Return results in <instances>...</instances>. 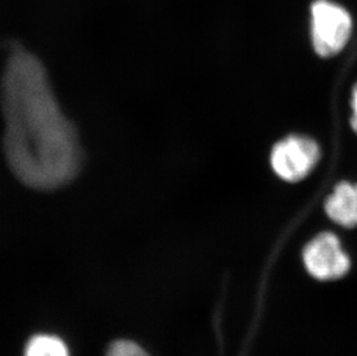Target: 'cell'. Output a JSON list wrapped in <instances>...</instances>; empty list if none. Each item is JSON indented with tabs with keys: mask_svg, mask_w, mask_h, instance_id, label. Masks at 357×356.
I'll return each mask as SVG.
<instances>
[{
	"mask_svg": "<svg viewBox=\"0 0 357 356\" xmlns=\"http://www.w3.org/2000/svg\"><path fill=\"white\" fill-rule=\"evenodd\" d=\"M319 160V144L307 135H289L277 142L271 151L273 172L289 183H296L310 175Z\"/></svg>",
	"mask_w": 357,
	"mask_h": 356,
	"instance_id": "cell-3",
	"label": "cell"
},
{
	"mask_svg": "<svg viewBox=\"0 0 357 356\" xmlns=\"http://www.w3.org/2000/svg\"><path fill=\"white\" fill-rule=\"evenodd\" d=\"M3 151L14 176L28 188L54 191L82 167L75 124L58 102L43 63L24 47L7 58L1 79Z\"/></svg>",
	"mask_w": 357,
	"mask_h": 356,
	"instance_id": "cell-1",
	"label": "cell"
},
{
	"mask_svg": "<svg viewBox=\"0 0 357 356\" xmlns=\"http://www.w3.org/2000/svg\"><path fill=\"white\" fill-rule=\"evenodd\" d=\"M24 356H70V354L68 347L59 338L40 334L28 343Z\"/></svg>",
	"mask_w": 357,
	"mask_h": 356,
	"instance_id": "cell-6",
	"label": "cell"
},
{
	"mask_svg": "<svg viewBox=\"0 0 357 356\" xmlns=\"http://www.w3.org/2000/svg\"><path fill=\"white\" fill-rule=\"evenodd\" d=\"M353 19L340 3L332 0H314L310 6L312 47L320 57H334L351 40Z\"/></svg>",
	"mask_w": 357,
	"mask_h": 356,
	"instance_id": "cell-2",
	"label": "cell"
},
{
	"mask_svg": "<svg viewBox=\"0 0 357 356\" xmlns=\"http://www.w3.org/2000/svg\"><path fill=\"white\" fill-rule=\"evenodd\" d=\"M351 110H353L351 118V128L357 135V84H355L351 93Z\"/></svg>",
	"mask_w": 357,
	"mask_h": 356,
	"instance_id": "cell-8",
	"label": "cell"
},
{
	"mask_svg": "<svg viewBox=\"0 0 357 356\" xmlns=\"http://www.w3.org/2000/svg\"><path fill=\"white\" fill-rule=\"evenodd\" d=\"M303 262L311 276L320 281L340 279L351 269V258L340 239L330 232L311 239L303 250Z\"/></svg>",
	"mask_w": 357,
	"mask_h": 356,
	"instance_id": "cell-4",
	"label": "cell"
},
{
	"mask_svg": "<svg viewBox=\"0 0 357 356\" xmlns=\"http://www.w3.org/2000/svg\"><path fill=\"white\" fill-rule=\"evenodd\" d=\"M327 216L344 228L357 227V183L340 181L325 202Z\"/></svg>",
	"mask_w": 357,
	"mask_h": 356,
	"instance_id": "cell-5",
	"label": "cell"
},
{
	"mask_svg": "<svg viewBox=\"0 0 357 356\" xmlns=\"http://www.w3.org/2000/svg\"><path fill=\"white\" fill-rule=\"evenodd\" d=\"M107 356H151L138 343L128 340H119L109 347Z\"/></svg>",
	"mask_w": 357,
	"mask_h": 356,
	"instance_id": "cell-7",
	"label": "cell"
}]
</instances>
